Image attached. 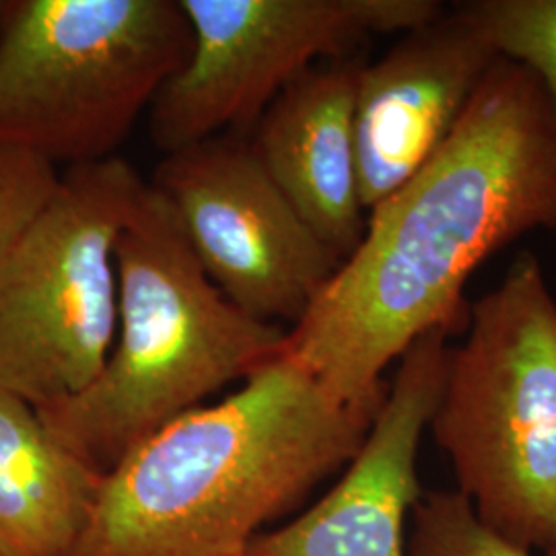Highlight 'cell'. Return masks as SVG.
I'll list each match as a JSON object with an SVG mask.
<instances>
[{
    "mask_svg": "<svg viewBox=\"0 0 556 556\" xmlns=\"http://www.w3.org/2000/svg\"><path fill=\"white\" fill-rule=\"evenodd\" d=\"M103 475L0 392V556H77Z\"/></svg>",
    "mask_w": 556,
    "mask_h": 556,
    "instance_id": "7c38bea8",
    "label": "cell"
},
{
    "mask_svg": "<svg viewBox=\"0 0 556 556\" xmlns=\"http://www.w3.org/2000/svg\"><path fill=\"white\" fill-rule=\"evenodd\" d=\"M245 556H252V555H245Z\"/></svg>",
    "mask_w": 556,
    "mask_h": 556,
    "instance_id": "ac0fdd59",
    "label": "cell"
},
{
    "mask_svg": "<svg viewBox=\"0 0 556 556\" xmlns=\"http://www.w3.org/2000/svg\"><path fill=\"white\" fill-rule=\"evenodd\" d=\"M534 229H556V112L534 73L498 59L438 153L367 215L285 349L344 402L379 404L388 365L459 330L468 278Z\"/></svg>",
    "mask_w": 556,
    "mask_h": 556,
    "instance_id": "6da1fadb",
    "label": "cell"
},
{
    "mask_svg": "<svg viewBox=\"0 0 556 556\" xmlns=\"http://www.w3.org/2000/svg\"><path fill=\"white\" fill-rule=\"evenodd\" d=\"M454 334L435 328L400 357L378 415L337 484L303 516L260 534L252 556H406V523L425 495L418 450L435 415Z\"/></svg>",
    "mask_w": 556,
    "mask_h": 556,
    "instance_id": "9c48e42d",
    "label": "cell"
},
{
    "mask_svg": "<svg viewBox=\"0 0 556 556\" xmlns=\"http://www.w3.org/2000/svg\"><path fill=\"white\" fill-rule=\"evenodd\" d=\"M149 184L174 208L206 277L254 318L293 328L340 266L268 176L250 132L167 153Z\"/></svg>",
    "mask_w": 556,
    "mask_h": 556,
    "instance_id": "ba28073f",
    "label": "cell"
},
{
    "mask_svg": "<svg viewBox=\"0 0 556 556\" xmlns=\"http://www.w3.org/2000/svg\"><path fill=\"white\" fill-rule=\"evenodd\" d=\"M62 172L50 161L0 144V262L59 194Z\"/></svg>",
    "mask_w": 556,
    "mask_h": 556,
    "instance_id": "9a60e30c",
    "label": "cell"
},
{
    "mask_svg": "<svg viewBox=\"0 0 556 556\" xmlns=\"http://www.w3.org/2000/svg\"><path fill=\"white\" fill-rule=\"evenodd\" d=\"M542 556H556V551H553V553H548V555H542Z\"/></svg>",
    "mask_w": 556,
    "mask_h": 556,
    "instance_id": "e0dca14e",
    "label": "cell"
},
{
    "mask_svg": "<svg viewBox=\"0 0 556 556\" xmlns=\"http://www.w3.org/2000/svg\"><path fill=\"white\" fill-rule=\"evenodd\" d=\"M497 60L454 7L363 64L355 144L367 215L438 153Z\"/></svg>",
    "mask_w": 556,
    "mask_h": 556,
    "instance_id": "30bf717a",
    "label": "cell"
},
{
    "mask_svg": "<svg viewBox=\"0 0 556 556\" xmlns=\"http://www.w3.org/2000/svg\"><path fill=\"white\" fill-rule=\"evenodd\" d=\"M363 64L357 56L318 62L291 80L250 130L268 176L340 264L357 250L367 225L355 144Z\"/></svg>",
    "mask_w": 556,
    "mask_h": 556,
    "instance_id": "8fae6325",
    "label": "cell"
},
{
    "mask_svg": "<svg viewBox=\"0 0 556 556\" xmlns=\"http://www.w3.org/2000/svg\"><path fill=\"white\" fill-rule=\"evenodd\" d=\"M190 40L179 0H15L0 38V144L66 169L116 157Z\"/></svg>",
    "mask_w": 556,
    "mask_h": 556,
    "instance_id": "5b68a950",
    "label": "cell"
},
{
    "mask_svg": "<svg viewBox=\"0 0 556 556\" xmlns=\"http://www.w3.org/2000/svg\"><path fill=\"white\" fill-rule=\"evenodd\" d=\"M190 52L161 87L149 130L163 155L250 132L278 93L318 60L435 20V0H179Z\"/></svg>",
    "mask_w": 556,
    "mask_h": 556,
    "instance_id": "52a82bcc",
    "label": "cell"
},
{
    "mask_svg": "<svg viewBox=\"0 0 556 556\" xmlns=\"http://www.w3.org/2000/svg\"><path fill=\"white\" fill-rule=\"evenodd\" d=\"M406 556H536L501 536L457 489L425 491L410 516Z\"/></svg>",
    "mask_w": 556,
    "mask_h": 556,
    "instance_id": "5bb4252c",
    "label": "cell"
},
{
    "mask_svg": "<svg viewBox=\"0 0 556 556\" xmlns=\"http://www.w3.org/2000/svg\"><path fill=\"white\" fill-rule=\"evenodd\" d=\"M456 9L498 59L534 73L556 112V0H468Z\"/></svg>",
    "mask_w": 556,
    "mask_h": 556,
    "instance_id": "4fadbf2b",
    "label": "cell"
},
{
    "mask_svg": "<svg viewBox=\"0 0 556 556\" xmlns=\"http://www.w3.org/2000/svg\"><path fill=\"white\" fill-rule=\"evenodd\" d=\"M118 321L100 376L36 410L60 443L108 475L122 457L285 346L287 330L220 293L169 202L147 181L116 241Z\"/></svg>",
    "mask_w": 556,
    "mask_h": 556,
    "instance_id": "3957f363",
    "label": "cell"
},
{
    "mask_svg": "<svg viewBox=\"0 0 556 556\" xmlns=\"http://www.w3.org/2000/svg\"><path fill=\"white\" fill-rule=\"evenodd\" d=\"M429 429L484 526L556 551V299L534 254L475 303Z\"/></svg>",
    "mask_w": 556,
    "mask_h": 556,
    "instance_id": "277c9868",
    "label": "cell"
},
{
    "mask_svg": "<svg viewBox=\"0 0 556 556\" xmlns=\"http://www.w3.org/2000/svg\"><path fill=\"white\" fill-rule=\"evenodd\" d=\"M144 184L118 155L62 172L0 262V392L46 410L100 376L118 321L116 241Z\"/></svg>",
    "mask_w": 556,
    "mask_h": 556,
    "instance_id": "8992f818",
    "label": "cell"
},
{
    "mask_svg": "<svg viewBox=\"0 0 556 556\" xmlns=\"http://www.w3.org/2000/svg\"><path fill=\"white\" fill-rule=\"evenodd\" d=\"M381 402H344L282 346L103 475L77 556L248 555L264 523L353 459Z\"/></svg>",
    "mask_w": 556,
    "mask_h": 556,
    "instance_id": "7a4b0ae2",
    "label": "cell"
},
{
    "mask_svg": "<svg viewBox=\"0 0 556 556\" xmlns=\"http://www.w3.org/2000/svg\"><path fill=\"white\" fill-rule=\"evenodd\" d=\"M13 7H15V0H0V38L7 29V23H9V17L13 13Z\"/></svg>",
    "mask_w": 556,
    "mask_h": 556,
    "instance_id": "2e32d148",
    "label": "cell"
}]
</instances>
